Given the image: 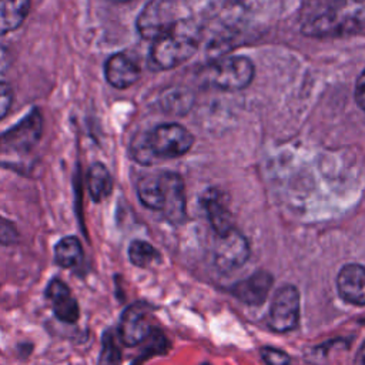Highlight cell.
Instances as JSON below:
<instances>
[{"mask_svg":"<svg viewBox=\"0 0 365 365\" xmlns=\"http://www.w3.org/2000/svg\"><path fill=\"white\" fill-rule=\"evenodd\" d=\"M194 143L192 134L182 125L161 124L153 131L140 135L133 143V157L141 164L184 155Z\"/></svg>","mask_w":365,"mask_h":365,"instance_id":"obj_1","label":"cell"},{"mask_svg":"<svg viewBox=\"0 0 365 365\" xmlns=\"http://www.w3.org/2000/svg\"><path fill=\"white\" fill-rule=\"evenodd\" d=\"M198 33L188 21H177L153 41L148 64L153 70H170L188 60L198 47Z\"/></svg>","mask_w":365,"mask_h":365,"instance_id":"obj_2","label":"cell"},{"mask_svg":"<svg viewBox=\"0 0 365 365\" xmlns=\"http://www.w3.org/2000/svg\"><path fill=\"white\" fill-rule=\"evenodd\" d=\"M207 78L211 86L225 90L235 91L245 88L254 78V66L247 57L234 56L222 58L214 63L207 73Z\"/></svg>","mask_w":365,"mask_h":365,"instance_id":"obj_3","label":"cell"},{"mask_svg":"<svg viewBox=\"0 0 365 365\" xmlns=\"http://www.w3.org/2000/svg\"><path fill=\"white\" fill-rule=\"evenodd\" d=\"M43 134V115L33 108L16 125L0 134V153L24 154L34 148Z\"/></svg>","mask_w":365,"mask_h":365,"instance_id":"obj_4","label":"cell"},{"mask_svg":"<svg viewBox=\"0 0 365 365\" xmlns=\"http://www.w3.org/2000/svg\"><path fill=\"white\" fill-rule=\"evenodd\" d=\"M177 21L173 0H150L140 11L135 20V27L143 38L154 41L168 31Z\"/></svg>","mask_w":365,"mask_h":365,"instance_id":"obj_5","label":"cell"},{"mask_svg":"<svg viewBox=\"0 0 365 365\" xmlns=\"http://www.w3.org/2000/svg\"><path fill=\"white\" fill-rule=\"evenodd\" d=\"M299 307L301 297L298 288L291 284L281 287L271 301L268 315L269 328L277 332L292 331L299 321Z\"/></svg>","mask_w":365,"mask_h":365,"instance_id":"obj_6","label":"cell"},{"mask_svg":"<svg viewBox=\"0 0 365 365\" xmlns=\"http://www.w3.org/2000/svg\"><path fill=\"white\" fill-rule=\"evenodd\" d=\"M217 238L214 247V265L220 272L228 274L248 261L251 248L248 240L240 231L232 228Z\"/></svg>","mask_w":365,"mask_h":365,"instance_id":"obj_7","label":"cell"},{"mask_svg":"<svg viewBox=\"0 0 365 365\" xmlns=\"http://www.w3.org/2000/svg\"><path fill=\"white\" fill-rule=\"evenodd\" d=\"M150 311L151 307L144 302H134L123 311L118 322V336L125 346H135L151 335Z\"/></svg>","mask_w":365,"mask_h":365,"instance_id":"obj_8","label":"cell"},{"mask_svg":"<svg viewBox=\"0 0 365 365\" xmlns=\"http://www.w3.org/2000/svg\"><path fill=\"white\" fill-rule=\"evenodd\" d=\"M161 195H163V208L167 220L173 224H181L185 220V191L182 178L171 171L158 173Z\"/></svg>","mask_w":365,"mask_h":365,"instance_id":"obj_9","label":"cell"},{"mask_svg":"<svg viewBox=\"0 0 365 365\" xmlns=\"http://www.w3.org/2000/svg\"><path fill=\"white\" fill-rule=\"evenodd\" d=\"M201 205L217 237L224 235L234 228L232 214L228 208V201L222 191L217 188H208L201 197Z\"/></svg>","mask_w":365,"mask_h":365,"instance_id":"obj_10","label":"cell"},{"mask_svg":"<svg viewBox=\"0 0 365 365\" xmlns=\"http://www.w3.org/2000/svg\"><path fill=\"white\" fill-rule=\"evenodd\" d=\"M46 298L48 299L53 314L58 321L66 324L77 322L80 317V307L64 281L53 278L46 288Z\"/></svg>","mask_w":365,"mask_h":365,"instance_id":"obj_11","label":"cell"},{"mask_svg":"<svg viewBox=\"0 0 365 365\" xmlns=\"http://www.w3.org/2000/svg\"><path fill=\"white\" fill-rule=\"evenodd\" d=\"M272 282V275L268 271L259 269L251 274L248 278L235 282L231 288V292L238 301L255 307L261 305L267 299Z\"/></svg>","mask_w":365,"mask_h":365,"instance_id":"obj_12","label":"cell"},{"mask_svg":"<svg viewBox=\"0 0 365 365\" xmlns=\"http://www.w3.org/2000/svg\"><path fill=\"white\" fill-rule=\"evenodd\" d=\"M336 288L341 298L352 305H365V267L346 264L336 275Z\"/></svg>","mask_w":365,"mask_h":365,"instance_id":"obj_13","label":"cell"},{"mask_svg":"<svg viewBox=\"0 0 365 365\" xmlns=\"http://www.w3.org/2000/svg\"><path fill=\"white\" fill-rule=\"evenodd\" d=\"M104 74L108 84L115 88H127L140 78V67L127 53L110 56L104 64Z\"/></svg>","mask_w":365,"mask_h":365,"instance_id":"obj_14","label":"cell"},{"mask_svg":"<svg viewBox=\"0 0 365 365\" xmlns=\"http://www.w3.org/2000/svg\"><path fill=\"white\" fill-rule=\"evenodd\" d=\"M31 0H0V36L19 29L26 20Z\"/></svg>","mask_w":365,"mask_h":365,"instance_id":"obj_15","label":"cell"},{"mask_svg":"<svg viewBox=\"0 0 365 365\" xmlns=\"http://www.w3.org/2000/svg\"><path fill=\"white\" fill-rule=\"evenodd\" d=\"M84 254L77 237H63L54 247V261L61 268H74L83 262Z\"/></svg>","mask_w":365,"mask_h":365,"instance_id":"obj_16","label":"cell"},{"mask_svg":"<svg viewBox=\"0 0 365 365\" xmlns=\"http://www.w3.org/2000/svg\"><path fill=\"white\" fill-rule=\"evenodd\" d=\"M87 185L90 195L96 202L108 197L113 190V177L108 168L101 163L93 164L87 174Z\"/></svg>","mask_w":365,"mask_h":365,"instance_id":"obj_17","label":"cell"},{"mask_svg":"<svg viewBox=\"0 0 365 365\" xmlns=\"http://www.w3.org/2000/svg\"><path fill=\"white\" fill-rule=\"evenodd\" d=\"M137 194L143 205L150 210L161 211L163 208V195L158 174L144 175L137 182Z\"/></svg>","mask_w":365,"mask_h":365,"instance_id":"obj_18","label":"cell"},{"mask_svg":"<svg viewBox=\"0 0 365 365\" xmlns=\"http://www.w3.org/2000/svg\"><path fill=\"white\" fill-rule=\"evenodd\" d=\"M192 94L180 87H174L170 90H165L161 96V106L167 113L171 114H184L190 110L192 104Z\"/></svg>","mask_w":365,"mask_h":365,"instance_id":"obj_19","label":"cell"},{"mask_svg":"<svg viewBox=\"0 0 365 365\" xmlns=\"http://www.w3.org/2000/svg\"><path fill=\"white\" fill-rule=\"evenodd\" d=\"M128 259L133 265L145 268L150 264L158 261L160 254L150 242L143 240H134L128 245Z\"/></svg>","mask_w":365,"mask_h":365,"instance_id":"obj_20","label":"cell"},{"mask_svg":"<svg viewBox=\"0 0 365 365\" xmlns=\"http://www.w3.org/2000/svg\"><path fill=\"white\" fill-rule=\"evenodd\" d=\"M121 352L115 344V339L111 332H107L103 338V348L98 359V365H120Z\"/></svg>","mask_w":365,"mask_h":365,"instance_id":"obj_21","label":"cell"},{"mask_svg":"<svg viewBox=\"0 0 365 365\" xmlns=\"http://www.w3.org/2000/svg\"><path fill=\"white\" fill-rule=\"evenodd\" d=\"M259 354L267 365H289V361H291L287 352L272 346L261 348Z\"/></svg>","mask_w":365,"mask_h":365,"instance_id":"obj_22","label":"cell"},{"mask_svg":"<svg viewBox=\"0 0 365 365\" xmlns=\"http://www.w3.org/2000/svg\"><path fill=\"white\" fill-rule=\"evenodd\" d=\"M19 241V231L16 225L7 218L0 215V244L13 245Z\"/></svg>","mask_w":365,"mask_h":365,"instance_id":"obj_23","label":"cell"},{"mask_svg":"<svg viewBox=\"0 0 365 365\" xmlns=\"http://www.w3.org/2000/svg\"><path fill=\"white\" fill-rule=\"evenodd\" d=\"M11 103H13L11 87L7 83L0 81V120L9 113Z\"/></svg>","mask_w":365,"mask_h":365,"instance_id":"obj_24","label":"cell"},{"mask_svg":"<svg viewBox=\"0 0 365 365\" xmlns=\"http://www.w3.org/2000/svg\"><path fill=\"white\" fill-rule=\"evenodd\" d=\"M355 98L358 106L365 111V70L361 73L355 87Z\"/></svg>","mask_w":365,"mask_h":365,"instance_id":"obj_25","label":"cell"},{"mask_svg":"<svg viewBox=\"0 0 365 365\" xmlns=\"http://www.w3.org/2000/svg\"><path fill=\"white\" fill-rule=\"evenodd\" d=\"M7 53H6V50L0 46V73H3L4 70H6V67H7Z\"/></svg>","mask_w":365,"mask_h":365,"instance_id":"obj_26","label":"cell"},{"mask_svg":"<svg viewBox=\"0 0 365 365\" xmlns=\"http://www.w3.org/2000/svg\"><path fill=\"white\" fill-rule=\"evenodd\" d=\"M358 359H359V365H365V342L361 345V348H359V356H358Z\"/></svg>","mask_w":365,"mask_h":365,"instance_id":"obj_27","label":"cell"},{"mask_svg":"<svg viewBox=\"0 0 365 365\" xmlns=\"http://www.w3.org/2000/svg\"><path fill=\"white\" fill-rule=\"evenodd\" d=\"M113 1H117V3H124V1H130V0H113Z\"/></svg>","mask_w":365,"mask_h":365,"instance_id":"obj_28","label":"cell"}]
</instances>
